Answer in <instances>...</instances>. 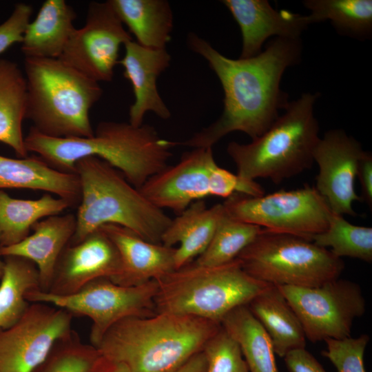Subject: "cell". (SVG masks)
<instances>
[{"instance_id": "cell-1", "label": "cell", "mask_w": 372, "mask_h": 372, "mask_svg": "<svg viewBox=\"0 0 372 372\" xmlns=\"http://www.w3.org/2000/svg\"><path fill=\"white\" fill-rule=\"evenodd\" d=\"M187 41L218 78L224 92V106L216 121L177 145L212 147L222 138L237 131L251 140L262 135L289 103L280 83L285 70L301 60V38L275 37L263 52L237 59L224 56L194 32L187 35Z\"/></svg>"}, {"instance_id": "cell-2", "label": "cell", "mask_w": 372, "mask_h": 372, "mask_svg": "<svg viewBox=\"0 0 372 372\" xmlns=\"http://www.w3.org/2000/svg\"><path fill=\"white\" fill-rule=\"evenodd\" d=\"M24 141L28 152L56 169L75 173L79 160L95 156L120 171L138 189L167 166L172 149L178 145L160 137L149 125L116 121L100 122L88 138H53L31 127Z\"/></svg>"}, {"instance_id": "cell-3", "label": "cell", "mask_w": 372, "mask_h": 372, "mask_svg": "<svg viewBox=\"0 0 372 372\" xmlns=\"http://www.w3.org/2000/svg\"><path fill=\"white\" fill-rule=\"evenodd\" d=\"M220 327L211 320L172 313L129 317L114 324L96 348L129 372H174L201 351Z\"/></svg>"}, {"instance_id": "cell-4", "label": "cell", "mask_w": 372, "mask_h": 372, "mask_svg": "<svg viewBox=\"0 0 372 372\" xmlns=\"http://www.w3.org/2000/svg\"><path fill=\"white\" fill-rule=\"evenodd\" d=\"M81 187L76 225L70 244H76L107 224L125 227L143 239L161 243L172 218L152 203L123 174L105 161L87 156L75 164Z\"/></svg>"}, {"instance_id": "cell-5", "label": "cell", "mask_w": 372, "mask_h": 372, "mask_svg": "<svg viewBox=\"0 0 372 372\" xmlns=\"http://www.w3.org/2000/svg\"><path fill=\"white\" fill-rule=\"evenodd\" d=\"M25 119L53 138L94 135L90 112L103 94L99 82L59 59L25 57Z\"/></svg>"}, {"instance_id": "cell-6", "label": "cell", "mask_w": 372, "mask_h": 372, "mask_svg": "<svg viewBox=\"0 0 372 372\" xmlns=\"http://www.w3.org/2000/svg\"><path fill=\"white\" fill-rule=\"evenodd\" d=\"M320 94L304 92L289 102L269 128L247 144L230 142L227 152L237 174L274 183L297 176L311 167L313 152L320 140L314 105Z\"/></svg>"}, {"instance_id": "cell-7", "label": "cell", "mask_w": 372, "mask_h": 372, "mask_svg": "<svg viewBox=\"0 0 372 372\" xmlns=\"http://www.w3.org/2000/svg\"><path fill=\"white\" fill-rule=\"evenodd\" d=\"M156 281V313L192 316L220 324L229 312L247 305L270 285L249 276L237 258L215 267L192 261Z\"/></svg>"}, {"instance_id": "cell-8", "label": "cell", "mask_w": 372, "mask_h": 372, "mask_svg": "<svg viewBox=\"0 0 372 372\" xmlns=\"http://www.w3.org/2000/svg\"><path fill=\"white\" fill-rule=\"evenodd\" d=\"M243 270L273 285L319 287L339 278L342 258L296 235L264 231L236 258Z\"/></svg>"}, {"instance_id": "cell-9", "label": "cell", "mask_w": 372, "mask_h": 372, "mask_svg": "<svg viewBox=\"0 0 372 372\" xmlns=\"http://www.w3.org/2000/svg\"><path fill=\"white\" fill-rule=\"evenodd\" d=\"M157 291L156 280L125 287L110 278H100L70 295L59 296L37 289L29 291L26 299L30 302H43L65 309L73 316L89 318L92 322L90 340L96 347L105 333L121 320L155 315Z\"/></svg>"}, {"instance_id": "cell-10", "label": "cell", "mask_w": 372, "mask_h": 372, "mask_svg": "<svg viewBox=\"0 0 372 372\" xmlns=\"http://www.w3.org/2000/svg\"><path fill=\"white\" fill-rule=\"evenodd\" d=\"M223 205L233 218L311 241L313 236L327 229L332 213L315 187L308 185L258 196L235 193Z\"/></svg>"}, {"instance_id": "cell-11", "label": "cell", "mask_w": 372, "mask_h": 372, "mask_svg": "<svg viewBox=\"0 0 372 372\" xmlns=\"http://www.w3.org/2000/svg\"><path fill=\"white\" fill-rule=\"evenodd\" d=\"M277 287L313 343L351 337L354 320L366 311L360 287L349 280L337 278L316 287Z\"/></svg>"}, {"instance_id": "cell-12", "label": "cell", "mask_w": 372, "mask_h": 372, "mask_svg": "<svg viewBox=\"0 0 372 372\" xmlns=\"http://www.w3.org/2000/svg\"><path fill=\"white\" fill-rule=\"evenodd\" d=\"M131 40L110 1H92L84 25L75 29L59 59L99 83L111 81L120 48Z\"/></svg>"}, {"instance_id": "cell-13", "label": "cell", "mask_w": 372, "mask_h": 372, "mask_svg": "<svg viewBox=\"0 0 372 372\" xmlns=\"http://www.w3.org/2000/svg\"><path fill=\"white\" fill-rule=\"evenodd\" d=\"M73 317L54 305L30 302L15 324L0 330V372H32L72 331Z\"/></svg>"}, {"instance_id": "cell-14", "label": "cell", "mask_w": 372, "mask_h": 372, "mask_svg": "<svg viewBox=\"0 0 372 372\" xmlns=\"http://www.w3.org/2000/svg\"><path fill=\"white\" fill-rule=\"evenodd\" d=\"M364 152L360 143L342 129L329 130L320 138L313 155L318 167L315 188L332 212L356 216L353 203L362 200L355 180Z\"/></svg>"}, {"instance_id": "cell-15", "label": "cell", "mask_w": 372, "mask_h": 372, "mask_svg": "<svg viewBox=\"0 0 372 372\" xmlns=\"http://www.w3.org/2000/svg\"><path fill=\"white\" fill-rule=\"evenodd\" d=\"M217 165L212 147L194 148L138 189L156 207L180 214L193 202L211 196V174Z\"/></svg>"}, {"instance_id": "cell-16", "label": "cell", "mask_w": 372, "mask_h": 372, "mask_svg": "<svg viewBox=\"0 0 372 372\" xmlns=\"http://www.w3.org/2000/svg\"><path fill=\"white\" fill-rule=\"evenodd\" d=\"M121 271L118 251L100 228L76 244H69L62 252L54 269L48 293L65 296L80 290L100 278L110 280Z\"/></svg>"}, {"instance_id": "cell-17", "label": "cell", "mask_w": 372, "mask_h": 372, "mask_svg": "<svg viewBox=\"0 0 372 372\" xmlns=\"http://www.w3.org/2000/svg\"><path fill=\"white\" fill-rule=\"evenodd\" d=\"M240 27L242 50L239 58L247 59L262 52L265 41L272 36L300 38L311 22L308 15L287 10H275L267 0H223Z\"/></svg>"}, {"instance_id": "cell-18", "label": "cell", "mask_w": 372, "mask_h": 372, "mask_svg": "<svg viewBox=\"0 0 372 372\" xmlns=\"http://www.w3.org/2000/svg\"><path fill=\"white\" fill-rule=\"evenodd\" d=\"M125 54L118 61L123 76L133 88L134 101L129 110V123L143 125L145 114L152 112L162 119L170 118L171 112L159 94L156 81L170 64L171 56L166 49H152L133 40L125 45Z\"/></svg>"}, {"instance_id": "cell-19", "label": "cell", "mask_w": 372, "mask_h": 372, "mask_svg": "<svg viewBox=\"0 0 372 372\" xmlns=\"http://www.w3.org/2000/svg\"><path fill=\"white\" fill-rule=\"evenodd\" d=\"M115 245L120 256L121 271L113 282L125 287L158 280L175 270V247L147 241L120 225L100 227Z\"/></svg>"}, {"instance_id": "cell-20", "label": "cell", "mask_w": 372, "mask_h": 372, "mask_svg": "<svg viewBox=\"0 0 372 372\" xmlns=\"http://www.w3.org/2000/svg\"><path fill=\"white\" fill-rule=\"evenodd\" d=\"M76 218L73 214L46 217L34 223L29 234L21 242L0 247L2 257L13 256L25 258L37 267L40 290L50 289L56 263L74 234Z\"/></svg>"}, {"instance_id": "cell-21", "label": "cell", "mask_w": 372, "mask_h": 372, "mask_svg": "<svg viewBox=\"0 0 372 372\" xmlns=\"http://www.w3.org/2000/svg\"><path fill=\"white\" fill-rule=\"evenodd\" d=\"M225 213L223 203L210 207L202 200L193 202L172 219L161 236V243L175 248V270L198 257L209 245L219 220Z\"/></svg>"}, {"instance_id": "cell-22", "label": "cell", "mask_w": 372, "mask_h": 372, "mask_svg": "<svg viewBox=\"0 0 372 372\" xmlns=\"http://www.w3.org/2000/svg\"><path fill=\"white\" fill-rule=\"evenodd\" d=\"M6 188L45 191L72 206L81 199L77 174L56 169L39 156L12 158L0 155V189Z\"/></svg>"}, {"instance_id": "cell-23", "label": "cell", "mask_w": 372, "mask_h": 372, "mask_svg": "<svg viewBox=\"0 0 372 372\" xmlns=\"http://www.w3.org/2000/svg\"><path fill=\"white\" fill-rule=\"evenodd\" d=\"M76 14L65 0H46L23 37L25 57L59 59L75 30Z\"/></svg>"}, {"instance_id": "cell-24", "label": "cell", "mask_w": 372, "mask_h": 372, "mask_svg": "<svg viewBox=\"0 0 372 372\" xmlns=\"http://www.w3.org/2000/svg\"><path fill=\"white\" fill-rule=\"evenodd\" d=\"M269 336L275 354L304 348L306 337L296 313L278 287L270 284L247 304Z\"/></svg>"}, {"instance_id": "cell-25", "label": "cell", "mask_w": 372, "mask_h": 372, "mask_svg": "<svg viewBox=\"0 0 372 372\" xmlns=\"http://www.w3.org/2000/svg\"><path fill=\"white\" fill-rule=\"evenodd\" d=\"M136 42L152 49H165L171 40L173 13L166 0H109Z\"/></svg>"}, {"instance_id": "cell-26", "label": "cell", "mask_w": 372, "mask_h": 372, "mask_svg": "<svg viewBox=\"0 0 372 372\" xmlns=\"http://www.w3.org/2000/svg\"><path fill=\"white\" fill-rule=\"evenodd\" d=\"M27 83L18 65L0 59V143L11 147L19 158L28 156L22 123L25 119Z\"/></svg>"}, {"instance_id": "cell-27", "label": "cell", "mask_w": 372, "mask_h": 372, "mask_svg": "<svg viewBox=\"0 0 372 372\" xmlns=\"http://www.w3.org/2000/svg\"><path fill=\"white\" fill-rule=\"evenodd\" d=\"M72 206L68 200L50 194L35 200L18 199L0 189L1 247L21 242L30 234L34 223Z\"/></svg>"}, {"instance_id": "cell-28", "label": "cell", "mask_w": 372, "mask_h": 372, "mask_svg": "<svg viewBox=\"0 0 372 372\" xmlns=\"http://www.w3.org/2000/svg\"><path fill=\"white\" fill-rule=\"evenodd\" d=\"M220 325L238 344L249 372H278L271 339L247 305L231 310Z\"/></svg>"}, {"instance_id": "cell-29", "label": "cell", "mask_w": 372, "mask_h": 372, "mask_svg": "<svg viewBox=\"0 0 372 372\" xmlns=\"http://www.w3.org/2000/svg\"><path fill=\"white\" fill-rule=\"evenodd\" d=\"M3 273L0 278V330L15 324L30 302L26 294L40 289L38 269L31 261L18 256L3 257Z\"/></svg>"}, {"instance_id": "cell-30", "label": "cell", "mask_w": 372, "mask_h": 372, "mask_svg": "<svg viewBox=\"0 0 372 372\" xmlns=\"http://www.w3.org/2000/svg\"><path fill=\"white\" fill-rule=\"evenodd\" d=\"M311 24L329 21L341 35L358 40L372 35L371 0H304Z\"/></svg>"}, {"instance_id": "cell-31", "label": "cell", "mask_w": 372, "mask_h": 372, "mask_svg": "<svg viewBox=\"0 0 372 372\" xmlns=\"http://www.w3.org/2000/svg\"><path fill=\"white\" fill-rule=\"evenodd\" d=\"M263 231L258 225L231 218L225 211L209 245L193 262L206 267L229 263Z\"/></svg>"}, {"instance_id": "cell-32", "label": "cell", "mask_w": 372, "mask_h": 372, "mask_svg": "<svg viewBox=\"0 0 372 372\" xmlns=\"http://www.w3.org/2000/svg\"><path fill=\"white\" fill-rule=\"evenodd\" d=\"M311 241L321 247H330L340 258L372 261V228L353 225L340 214L332 212L327 229L313 236Z\"/></svg>"}, {"instance_id": "cell-33", "label": "cell", "mask_w": 372, "mask_h": 372, "mask_svg": "<svg viewBox=\"0 0 372 372\" xmlns=\"http://www.w3.org/2000/svg\"><path fill=\"white\" fill-rule=\"evenodd\" d=\"M101 355L73 330L59 339L32 372H92Z\"/></svg>"}, {"instance_id": "cell-34", "label": "cell", "mask_w": 372, "mask_h": 372, "mask_svg": "<svg viewBox=\"0 0 372 372\" xmlns=\"http://www.w3.org/2000/svg\"><path fill=\"white\" fill-rule=\"evenodd\" d=\"M206 372H249L237 342L220 329L206 342Z\"/></svg>"}, {"instance_id": "cell-35", "label": "cell", "mask_w": 372, "mask_h": 372, "mask_svg": "<svg viewBox=\"0 0 372 372\" xmlns=\"http://www.w3.org/2000/svg\"><path fill=\"white\" fill-rule=\"evenodd\" d=\"M369 340L367 334L340 340L327 339V350L321 353L331 362L337 372H366L364 355Z\"/></svg>"}, {"instance_id": "cell-36", "label": "cell", "mask_w": 372, "mask_h": 372, "mask_svg": "<svg viewBox=\"0 0 372 372\" xmlns=\"http://www.w3.org/2000/svg\"><path fill=\"white\" fill-rule=\"evenodd\" d=\"M32 11L31 6L17 3L10 17L0 24V54L16 43H21Z\"/></svg>"}, {"instance_id": "cell-37", "label": "cell", "mask_w": 372, "mask_h": 372, "mask_svg": "<svg viewBox=\"0 0 372 372\" xmlns=\"http://www.w3.org/2000/svg\"><path fill=\"white\" fill-rule=\"evenodd\" d=\"M283 358L289 372H327L305 348L291 350Z\"/></svg>"}, {"instance_id": "cell-38", "label": "cell", "mask_w": 372, "mask_h": 372, "mask_svg": "<svg viewBox=\"0 0 372 372\" xmlns=\"http://www.w3.org/2000/svg\"><path fill=\"white\" fill-rule=\"evenodd\" d=\"M360 187L362 201H364L371 208L372 207V155L369 152L364 151L360 158L356 172Z\"/></svg>"}, {"instance_id": "cell-39", "label": "cell", "mask_w": 372, "mask_h": 372, "mask_svg": "<svg viewBox=\"0 0 372 372\" xmlns=\"http://www.w3.org/2000/svg\"><path fill=\"white\" fill-rule=\"evenodd\" d=\"M207 359L203 350L191 357L174 372H206Z\"/></svg>"}, {"instance_id": "cell-40", "label": "cell", "mask_w": 372, "mask_h": 372, "mask_svg": "<svg viewBox=\"0 0 372 372\" xmlns=\"http://www.w3.org/2000/svg\"><path fill=\"white\" fill-rule=\"evenodd\" d=\"M92 372H129L123 364L110 362L101 356Z\"/></svg>"}, {"instance_id": "cell-41", "label": "cell", "mask_w": 372, "mask_h": 372, "mask_svg": "<svg viewBox=\"0 0 372 372\" xmlns=\"http://www.w3.org/2000/svg\"><path fill=\"white\" fill-rule=\"evenodd\" d=\"M0 247H1V237H0ZM4 269V260L3 258L0 254V278H1Z\"/></svg>"}]
</instances>
